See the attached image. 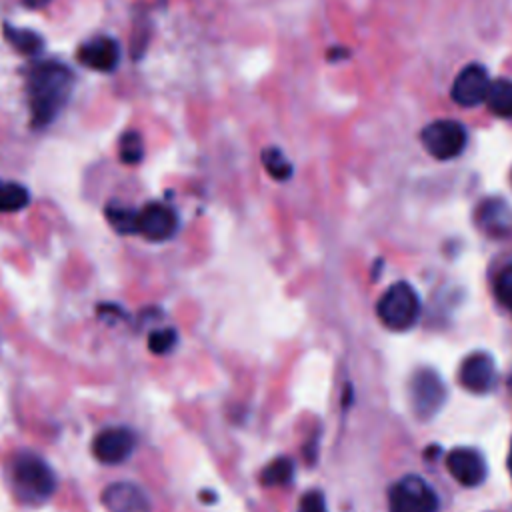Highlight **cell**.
Returning <instances> with one entry per match:
<instances>
[{"mask_svg":"<svg viewBox=\"0 0 512 512\" xmlns=\"http://www.w3.org/2000/svg\"><path fill=\"white\" fill-rule=\"evenodd\" d=\"M48 2H50V0H24V4H26L28 8H44Z\"/></svg>","mask_w":512,"mask_h":512,"instance_id":"cell-25","label":"cell"},{"mask_svg":"<svg viewBox=\"0 0 512 512\" xmlns=\"http://www.w3.org/2000/svg\"><path fill=\"white\" fill-rule=\"evenodd\" d=\"M4 36L22 54H36L42 48V38L32 30H24V28H16L12 24H4Z\"/></svg>","mask_w":512,"mask_h":512,"instance_id":"cell-16","label":"cell"},{"mask_svg":"<svg viewBox=\"0 0 512 512\" xmlns=\"http://www.w3.org/2000/svg\"><path fill=\"white\" fill-rule=\"evenodd\" d=\"M410 404L418 418H432L446 402V386L436 370H416L408 384Z\"/></svg>","mask_w":512,"mask_h":512,"instance_id":"cell-4","label":"cell"},{"mask_svg":"<svg viewBox=\"0 0 512 512\" xmlns=\"http://www.w3.org/2000/svg\"><path fill=\"white\" fill-rule=\"evenodd\" d=\"M294 474V464L290 458H276L272 460L264 472H262V484L264 486H278V484H286L290 482Z\"/></svg>","mask_w":512,"mask_h":512,"instance_id":"cell-19","label":"cell"},{"mask_svg":"<svg viewBox=\"0 0 512 512\" xmlns=\"http://www.w3.org/2000/svg\"><path fill=\"white\" fill-rule=\"evenodd\" d=\"M102 506L108 512H150L146 492L132 482H112L102 490Z\"/></svg>","mask_w":512,"mask_h":512,"instance_id":"cell-9","label":"cell"},{"mask_svg":"<svg viewBox=\"0 0 512 512\" xmlns=\"http://www.w3.org/2000/svg\"><path fill=\"white\" fill-rule=\"evenodd\" d=\"M28 190L10 180H0V212H18L28 204Z\"/></svg>","mask_w":512,"mask_h":512,"instance_id":"cell-15","label":"cell"},{"mask_svg":"<svg viewBox=\"0 0 512 512\" xmlns=\"http://www.w3.org/2000/svg\"><path fill=\"white\" fill-rule=\"evenodd\" d=\"M508 470H510V476H512V446H510V454H508Z\"/></svg>","mask_w":512,"mask_h":512,"instance_id":"cell-26","label":"cell"},{"mask_svg":"<svg viewBox=\"0 0 512 512\" xmlns=\"http://www.w3.org/2000/svg\"><path fill=\"white\" fill-rule=\"evenodd\" d=\"M298 512H328L324 496H322L320 492H308V494L302 498Z\"/></svg>","mask_w":512,"mask_h":512,"instance_id":"cell-24","label":"cell"},{"mask_svg":"<svg viewBox=\"0 0 512 512\" xmlns=\"http://www.w3.org/2000/svg\"><path fill=\"white\" fill-rule=\"evenodd\" d=\"M510 222V210L502 202H490L482 208V224L492 230H502Z\"/></svg>","mask_w":512,"mask_h":512,"instance_id":"cell-20","label":"cell"},{"mask_svg":"<svg viewBox=\"0 0 512 512\" xmlns=\"http://www.w3.org/2000/svg\"><path fill=\"white\" fill-rule=\"evenodd\" d=\"M376 312L390 330H408L420 314L418 294L408 282H396L380 296Z\"/></svg>","mask_w":512,"mask_h":512,"instance_id":"cell-3","label":"cell"},{"mask_svg":"<svg viewBox=\"0 0 512 512\" xmlns=\"http://www.w3.org/2000/svg\"><path fill=\"white\" fill-rule=\"evenodd\" d=\"M14 490L24 496L26 502H40L54 494L56 476L50 466L34 452H20L10 464Z\"/></svg>","mask_w":512,"mask_h":512,"instance_id":"cell-2","label":"cell"},{"mask_svg":"<svg viewBox=\"0 0 512 512\" xmlns=\"http://www.w3.org/2000/svg\"><path fill=\"white\" fill-rule=\"evenodd\" d=\"M496 296L512 312V266H506L496 278Z\"/></svg>","mask_w":512,"mask_h":512,"instance_id":"cell-23","label":"cell"},{"mask_svg":"<svg viewBox=\"0 0 512 512\" xmlns=\"http://www.w3.org/2000/svg\"><path fill=\"white\" fill-rule=\"evenodd\" d=\"M72 90V72L62 62H38L28 76V104L32 124L42 128L50 124L64 108Z\"/></svg>","mask_w":512,"mask_h":512,"instance_id":"cell-1","label":"cell"},{"mask_svg":"<svg viewBox=\"0 0 512 512\" xmlns=\"http://www.w3.org/2000/svg\"><path fill=\"white\" fill-rule=\"evenodd\" d=\"M138 214L140 210L124 206H108L106 216L112 228L120 234H138Z\"/></svg>","mask_w":512,"mask_h":512,"instance_id":"cell-17","label":"cell"},{"mask_svg":"<svg viewBox=\"0 0 512 512\" xmlns=\"http://www.w3.org/2000/svg\"><path fill=\"white\" fill-rule=\"evenodd\" d=\"M262 164L274 180H288L292 176V164L278 148L262 150Z\"/></svg>","mask_w":512,"mask_h":512,"instance_id":"cell-18","label":"cell"},{"mask_svg":"<svg viewBox=\"0 0 512 512\" xmlns=\"http://www.w3.org/2000/svg\"><path fill=\"white\" fill-rule=\"evenodd\" d=\"M420 140L428 154L438 160H448L462 152L466 144V130L454 120H436L422 130Z\"/></svg>","mask_w":512,"mask_h":512,"instance_id":"cell-6","label":"cell"},{"mask_svg":"<svg viewBox=\"0 0 512 512\" xmlns=\"http://www.w3.org/2000/svg\"><path fill=\"white\" fill-rule=\"evenodd\" d=\"M142 152H144V146H142V138H140L138 132H126L120 138V160L124 164L140 162Z\"/></svg>","mask_w":512,"mask_h":512,"instance_id":"cell-21","label":"cell"},{"mask_svg":"<svg viewBox=\"0 0 512 512\" xmlns=\"http://www.w3.org/2000/svg\"><path fill=\"white\" fill-rule=\"evenodd\" d=\"M78 60L98 72H110L116 68L118 60H120V48L118 44L108 38V36H100L94 38L90 42H86L80 52H78Z\"/></svg>","mask_w":512,"mask_h":512,"instance_id":"cell-13","label":"cell"},{"mask_svg":"<svg viewBox=\"0 0 512 512\" xmlns=\"http://www.w3.org/2000/svg\"><path fill=\"white\" fill-rule=\"evenodd\" d=\"M178 336H176V330L174 328H162V330H154L150 336H148V348L150 352L154 354H166L174 348Z\"/></svg>","mask_w":512,"mask_h":512,"instance_id":"cell-22","label":"cell"},{"mask_svg":"<svg viewBox=\"0 0 512 512\" xmlns=\"http://www.w3.org/2000/svg\"><path fill=\"white\" fill-rule=\"evenodd\" d=\"M446 468L462 486H478L486 478V462L474 448H454L446 458Z\"/></svg>","mask_w":512,"mask_h":512,"instance_id":"cell-11","label":"cell"},{"mask_svg":"<svg viewBox=\"0 0 512 512\" xmlns=\"http://www.w3.org/2000/svg\"><path fill=\"white\" fill-rule=\"evenodd\" d=\"M488 88L490 80L484 66L470 64L456 76L452 84V98L460 106H476L482 100H486Z\"/></svg>","mask_w":512,"mask_h":512,"instance_id":"cell-12","label":"cell"},{"mask_svg":"<svg viewBox=\"0 0 512 512\" xmlns=\"http://www.w3.org/2000/svg\"><path fill=\"white\" fill-rule=\"evenodd\" d=\"M486 104L496 116L512 118V80L500 78L496 82H490Z\"/></svg>","mask_w":512,"mask_h":512,"instance_id":"cell-14","label":"cell"},{"mask_svg":"<svg viewBox=\"0 0 512 512\" xmlns=\"http://www.w3.org/2000/svg\"><path fill=\"white\" fill-rule=\"evenodd\" d=\"M136 448V436L128 428H106L102 430L94 442L92 452L104 464H120L124 462Z\"/></svg>","mask_w":512,"mask_h":512,"instance_id":"cell-7","label":"cell"},{"mask_svg":"<svg viewBox=\"0 0 512 512\" xmlns=\"http://www.w3.org/2000/svg\"><path fill=\"white\" fill-rule=\"evenodd\" d=\"M176 226H178L176 212L162 202L146 204L138 214V234L154 242L170 238Z\"/></svg>","mask_w":512,"mask_h":512,"instance_id":"cell-10","label":"cell"},{"mask_svg":"<svg viewBox=\"0 0 512 512\" xmlns=\"http://www.w3.org/2000/svg\"><path fill=\"white\" fill-rule=\"evenodd\" d=\"M436 492L420 476H404L390 490V512H436Z\"/></svg>","mask_w":512,"mask_h":512,"instance_id":"cell-5","label":"cell"},{"mask_svg":"<svg viewBox=\"0 0 512 512\" xmlns=\"http://www.w3.org/2000/svg\"><path fill=\"white\" fill-rule=\"evenodd\" d=\"M458 378L460 384L474 394L490 392L496 384V366L492 356L486 352H474L466 356L460 366Z\"/></svg>","mask_w":512,"mask_h":512,"instance_id":"cell-8","label":"cell"}]
</instances>
